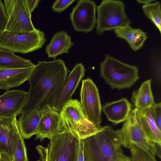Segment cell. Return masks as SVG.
Here are the masks:
<instances>
[{
	"mask_svg": "<svg viewBox=\"0 0 161 161\" xmlns=\"http://www.w3.org/2000/svg\"><path fill=\"white\" fill-rule=\"evenodd\" d=\"M68 72L64 62L60 59L38 61L28 80L30 88L20 114L34 109L43 110L45 106L51 107L63 88Z\"/></svg>",
	"mask_w": 161,
	"mask_h": 161,
	"instance_id": "1",
	"label": "cell"
},
{
	"mask_svg": "<svg viewBox=\"0 0 161 161\" xmlns=\"http://www.w3.org/2000/svg\"><path fill=\"white\" fill-rule=\"evenodd\" d=\"M82 141L85 161H119L123 152L115 130L110 126Z\"/></svg>",
	"mask_w": 161,
	"mask_h": 161,
	"instance_id": "2",
	"label": "cell"
},
{
	"mask_svg": "<svg viewBox=\"0 0 161 161\" xmlns=\"http://www.w3.org/2000/svg\"><path fill=\"white\" fill-rule=\"evenodd\" d=\"M121 146L130 149L136 146L151 157L161 158V146L151 141L145 133L136 110L131 109L126 120L119 129L115 130Z\"/></svg>",
	"mask_w": 161,
	"mask_h": 161,
	"instance_id": "3",
	"label": "cell"
},
{
	"mask_svg": "<svg viewBox=\"0 0 161 161\" xmlns=\"http://www.w3.org/2000/svg\"><path fill=\"white\" fill-rule=\"evenodd\" d=\"M80 139L65 129L50 140L46 147L36 146L40 155L37 161H78Z\"/></svg>",
	"mask_w": 161,
	"mask_h": 161,
	"instance_id": "4",
	"label": "cell"
},
{
	"mask_svg": "<svg viewBox=\"0 0 161 161\" xmlns=\"http://www.w3.org/2000/svg\"><path fill=\"white\" fill-rule=\"evenodd\" d=\"M99 65L101 77L112 88H129L139 79L136 66L124 63L108 54L105 55Z\"/></svg>",
	"mask_w": 161,
	"mask_h": 161,
	"instance_id": "5",
	"label": "cell"
},
{
	"mask_svg": "<svg viewBox=\"0 0 161 161\" xmlns=\"http://www.w3.org/2000/svg\"><path fill=\"white\" fill-rule=\"evenodd\" d=\"M60 114L64 127L81 139L93 135L103 129L104 126L97 125L87 119L83 108L77 99L67 102Z\"/></svg>",
	"mask_w": 161,
	"mask_h": 161,
	"instance_id": "6",
	"label": "cell"
},
{
	"mask_svg": "<svg viewBox=\"0 0 161 161\" xmlns=\"http://www.w3.org/2000/svg\"><path fill=\"white\" fill-rule=\"evenodd\" d=\"M125 9V5L122 1L102 0L96 8L97 33L102 35L105 31L130 25L131 22L126 14Z\"/></svg>",
	"mask_w": 161,
	"mask_h": 161,
	"instance_id": "7",
	"label": "cell"
},
{
	"mask_svg": "<svg viewBox=\"0 0 161 161\" xmlns=\"http://www.w3.org/2000/svg\"><path fill=\"white\" fill-rule=\"evenodd\" d=\"M46 41L44 32L36 29L17 34L3 31L0 34V48L25 54L41 48Z\"/></svg>",
	"mask_w": 161,
	"mask_h": 161,
	"instance_id": "8",
	"label": "cell"
},
{
	"mask_svg": "<svg viewBox=\"0 0 161 161\" xmlns=\"http://www.w3.org/2000/svg\"><path fill=\"white\" fill-rule=\"evenodd\" d=\"M4 2L8 17L4 31L17 34L36 29L25 0H5Z\"/></svg>",
	"mask_w": 161,
	"mask_h": 161,
	"instance_id": "9",
	"label": "cell"
},
{
	"mask_svg": "<svg viewBox=\"0 0 161 161\" xmlns=\"http://www.w3.org/2000/svg\"><path fill=\"white\" fill-rule=\"evenodd\" d=\"M80 102L88 120L99 126L102 122V106L98 89L92 80L88 78L82 80Z\"/></svg>",
	"mask_w": 161,
	"mask_h": 161,
	"instance_id": "10",
	"label": "cell"
},
{
	"mask_svg": "<svg viewBox=\"0 0 161 161\" xmlns=\"http://www.w3.org/2000/svg\"><path fill=\"white\" fill-rule=\"evenodd\" d=\"M96 8L93 1H77L69 14L70 19L75 31L85 33L92 31L96 24Z\"/></svg>",
	"mask_w": 161,
	"mask_h": 161,
	"instance_id": "11",
	"label": "cell"
},
{
	"mask_svg": "<svg viewBox=\"0 0 161 161\" xmlns=\"http://www.w3.org/2000/svg\"><path fill=\"white\" fill-rule=\"evenodd\" d=\"M64 130L59 112L50 106H45L37 127L35 139L42 141L46 138L51 140Z\"/></svg>",
	"mask_w": 161,
	"mask_h": 161,
	"instance_id": "12",
	"label": "cell"
},
{
	"mask_svg": "<svg viewBox=\"0 0 161 161\" xmlns=\"http://www.w3.org/2000/svg\"><path fill=\"white\" fill-rule=\"evenodd\" d=\"M85 69L81 63H77L67 77L64 85L51 104L52 108L61 111L63 106L72 99V96L85 76Z\"/></svg>",
	"mask_w": 161,
	"mask_h": 161,
	"instance_id": "13",
	"label": "cell"
},
{
	"mask_svg": "<svg viewBox=\"0 0 161 161\" xmlns=\"http://www.w3.org/2000/svg\"><path fill=\"white\" fill-rule=\"evenodd\" d=\"M28 93L23 90H6L0 96V117L19 115L26 100Z\"/></svg>",
	"mask_w": 161,
	"mask_h": 161,
	"instance_id": "14",
	"label": "cell"
},
{
	"mask_svg": "<svg viewBox=\"0 0 161 161\" xmlns=\"http://www.w3.org/2000/svg\"><path fill=\"white\" fill-rule=\"evenodd\" d=\"M35 66L24 68L0 69V89L16 87L28 80Z\"/></svg>",
	"mask_w": 161,
	"mask_h": 161,
	"instance_id": "15",
	"label": "cell"
},
{
	"mask_svg": "<svg viewBox=\"0 0 161 161\" xmlns=\"http://www.w3.org/2000/svg\"><path fill=\"white\" fill-rule=\"evenodd\" d=\"M132 105L125 98L109 103L102 106V109L108 120L117 124L127 119L131 110Z\"/></svg>",
	"mask_w": 161,
	"mask_h": 161,
	"instance_id": "16",
	"label": "cell"
},
{
	"mask_svg": "<svg viewBox=\"0 0 161 161\" xmlns=\"http://www.w3.org/2000/svg\"><path fill=\"white\" fill-rule=\"evenodd\" d=\"M43 110L34 109L20 114L17 124L19 132L24 139H28L36 135Z\"/></svg>",
	"mask_w": 161,
	"mask_h": 161,
	"instance_id": "17",
	"label": "cell"
},
{
	"mask_svg": "<svg viewBox=\"0 0 161 161\" xmlns=\"http://www.w3.org/2000/svg\"><path fill=\"white\" fill-rule=\"evenodd\" d=\"M74 44L71 37L66 31H59L53 36L50 43L46 46L45 51L48 57L54 60L58 55L68 53Z\"/></svg>",
	"mask_w": 161,
	"mask_h": 161,
	"instance_id": "18",
	"label": "cell"
},
{
	"mask_svg": "<svg viewBox=\"0 0 161 161\" xmlns=\"http://www.w3.org/2000/svg\"><path fill=\"white\" fill-rule=\"evenodd\" d=\"M114 30L116 37L125 40L134 51L141 49L147 38L146 32L140 28H133L130 25H125Z\"/></svg>",
	"mask_w": 161,
	"mask_h": 161,
	"instance_id": "19",
	"label": "cell"
},
{
	"mask_svg": "<svg viewBox=\"0 0 161 161\" xmlns=\"http://www.w3.org/2000/svg\"><path fill=\"white\" fill-rule=\"evenodd\" d=\"M16 116L0 117V152L6 151L10 154L11 143L15 135L19 132Z\"/></svg>",
	"mask_w": 161,
	"mask_h": 161,
	"instance_id": "20",
	"label": "cell"
},
{
	"mask_svg": "<svg viewBox=\"0 0 161 161\" xmlns=\"http://www.w3.org/2000/svg\"><path fill=\"white\" fill-rule=\"evenodd\" d=\"M151 81L149 79L144 81L139 88L132 93L131 101L138 111L149 109L154 103L151 87Z\"/></svg>",
	"mask_w": 161,
	"mask_h": 161,
	"instance_id": "21",
	"label": "cell"
},
{
	"mask_svg": "<svg viewBox=\"0 0 161 161\" xmlns=\"http://www.w3.org/2000/svg\"><path fill=\"white\" fill-rule=\"evenodd\" d=\"M150 108L141 111L136 110L142 127L147 137L153 142L161 146V130L157 126Z\"/></svg>",
	"mask_w": 161,
	"mask_h": 161,
	"instance_id": "22",
	"label": "cell"
},
{
	"mask_svg": "<svg viewBox=\"0 0 161 161\" xmlns=\"http://www.w3.org/2000/svg\"><path fill=\"white\" fill-rule=\"evenodd\" d=\"M35 65L30 59L18 56L11 51L0 48V69L24 68Z\"/></svg>",
	"mask_w": 161,
	"mask_h": 161,
	"instance_id": "23",
	"label": "cell"
},
{
	"mask_svg": "<svg viewBox=\"0 0 161 161\" xmlns=\"http://www.w3.org/2000/svg\"><path fill=\"white\" fill-rule=\"evenodd\" d=\"M9 153L13 161H28L26 148L20 132L17 133L12 140Z\"/></svg>",
	"mask_w": 161,
	"mask_h": 161,
	"instance_id": "24",
	"label": "cell"
},
{
	"mask_svg": "<svg viewBox=\"0 0 161 161\" xmlns=\"http://www.w3.org/2000/svg\"><path fill=\"white\" fill-rule=\"evenodd\" d=\"M161 4L160 2L143 5L142 8L146 16L155 25L161 34Z\"/></svg>",
	"mask_w": 161,
	"mask_h": 161,
	"instance_id": "25",
	"label": "cell"
},
{
	"mask_svg": "<svg viewBox=\"0 0 161 161\" xmlns=\"http://www.w3.org/2000/svg\"><path fill=\"white\" fill-rule=\"evenodd\" d=\"M130 161H157L155 158L151 157L147 153L134 146L130 149Z\"/></svg>",
	"mask_w": 161,
	"mask_h": 161,
	"instance_id": "26",
	"label": "cell"
},
{
	"mask_svg": "<svg viewBox=\"0 0 161 161\" xmlns=\"http://www.w3.org/2000/svg\"><path fill=\"white\" fill-rule=\"evenodd\" d=\"M152 116L158 129L161 130V103H154L150 108Z\"/></svg>",
	"mask_w": 161,
	"mask_h": 161,
	"instance_id": "27",
	"label": "cell"
},
{
	"mask_svg": "<svg viewBox=\"0 0 161 161\" xmlns=\"http://www.w3.org/2000/svg\"><path fill=\"white\" fill-rule=\"evenodd\" d=\"M75 1V0H57L53 3L52 8L53 11L60 13L66 9Z\"/></svg>",
	"mask_w": 161,
	"mask_h": 161,
	"instance_id": "28",
	"label": "cell"
},
{
	"mask_svg": "<svg viewBox=\"0 0 161 161\" xmlns=\"http://www.w3.org/2000/svg\"><path fill=\"white\" fill-rule=\"evenodd\" d=\"M7 20L8 17L4 4L0 0V34L4 31Z\"/></svg>",
	"mask_w": 161,
	"mask_h": 161,
	"instance_id": "29",
	"label": "cell"
},
{
	"mask_svg": "<svg viewBox=\"0 0 161 161\" xmlns=\"http://www.w3.org/2000/svg\"><path fill=\"white\" fill-rule=\"evenodd\" d=\"M25 1L30 12H32L36 8L40 1L39 0H25Z\"/></svg>",
	"mask_w": 161,
	"mask_h": 161,
	"instance_id": "30",
	"label": "cell"
},
{
	"mask_svg": "<svg viewBox=\"0 0 161 161\" xmlns=\"http://www.w3.org/2000/svg\"><path fill=\"white\" fill-rule=\"evenodd\" d=\"M0 161H13L11 155L6 151L0 152Z\"/></svg>",
	"mask_w": 161,
	"mask_h": 161,
	"instance_id": "31",
	"label": "cell"
},
{
	"mask_svg": "<svg viewBox=\"0 0 161 161\" xmlns=\"http://www.w3.org/2000/svg\"><path fill=\"white\" fill-rule=\"evenodd\" d=\"M78 161H85L83 152V143L82 139H80V141Z\"/></svg>",
	"mask_w": 161,
	"mask_h": 161,
	"instance_id": "32",
	"label": "cell"
},
{
	"mask_svg": "<svg viewBox=\"0 0 161 161\" xmlns=\"http://www.w3.org/2000/svg\"><path fill=\"white\" fill-rule=\"evenodd\" d=\"M119 161H130V158L126 156L122 153L119 156Z\"/></svg>",
	"mask_w": 161,
	"mask_h": 161,
	"instance_id": "33",
	"label": "cell"
},
{
	"mask_svg": "<svg viewBox=\"0 0 161 161\" xmlns=\"http://www.w3.org/2000/svg\"><path fill=\"white\" fill-rule=\"evenodd\" d=\"M156 0H137V2L139 3L146 5L151 3Z\"/></svg>",
	"mask_w": 161,
	"mask_h": 161,
	"instance_id": "34",
	"label": "cell"
}]
</instances>
